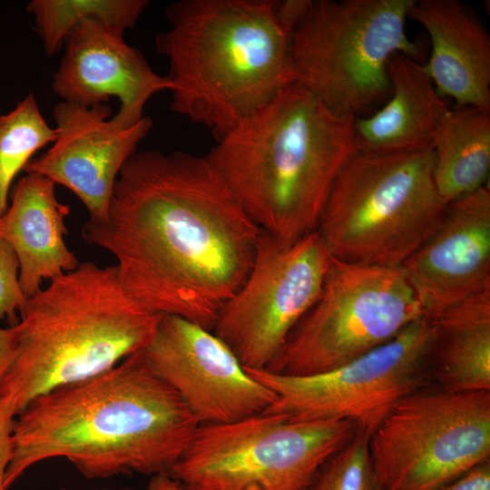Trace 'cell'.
Returning <instances> with one entry per match:
<instances>
[{
	"label": "cell",
	"mask_w": 490,
	"mask_h": 490,
	"mask_svg": "<svg viewBox=\"0 0 490 490\" xmlns=\"http://www.w3.org/2000/svg\"><path fill=\"white\" fill-rule=\"evenodd\" d=\"M260 234L205 156L159 150L127 160L106 218L82 230L114 257L142 305L211 331L250 273Z\"/></svg>",
	"instance_id": "1"
},
{
	"label": "cell",
	"mask_w": 490,
	"mask_h": 490,
	"mask_svg": "<svg viewBox=\"0 0 490 490\" xmlns=\"http://www.w3.org/2000/svg\"><path fill=\"white\" fill-rule=\"evenodd\" d=\"M200 425L142 350L35 397L17 414L5 486L55 458L88 479L169 475Z\"/></svg>",
	"instance_id": "2"
},
{
	"label": "cell",
	"mask_w": 490,
	"mask_h": 490,
	"mask_svg": "<svg viewBox=\"0 0 490 490\" xmlns=\"http://www.w3.org/2000/svg\"><path fill=\"white\" fill-rule=\"evenodd\" d=\"M353 121L294 82L205 157L250 219L290 245L317 230L337 178L358 152Z\"/></svg>",
	"instance_id": "3"
},
{
	"label": "cell",
	"mask_w": 490,
	"mask_h": 490,
	"mask_svg": "<svg viewBox=\"0 0 490 490\" xmlns=\"http://www.w3.org/2000/svg\"><path fill=\"white\" fill-rule=\"evenodd\" d=\"M155 49L169 64L171 110L216 140L294 83L291 33L274 0H179Z\"/></svg>",
	"instance_id": "4"
},
{
	"label": "cell",
	"mask_w": 490,
	"mask_h": 490,
	"mask_svg": "<svg viewBox=\"0 0 490 490\" xmlns=\"http://www.w3.org/2000/svg\"><path fill=\"white\" fill-rule=\"evenodd\" d=\"M162 316L124 289L115 265L80 262L27 298L0 404L15 416L35 397L112 368L147 348Z\"/></svg>",
	"instance_id": "5"
},
{
	"label": "cell",
	"mask_w": 490,
	"mask_h": 490,
	"mask_svg": "<svg viewBox=\"0 0 490 490\" xmlns=\"http://www.w3.org/2000/svg\"><path fill=\"white\" fill-rule=\"evenodd\" d=\"M447 205L431 149L358 152L337 178L317 231L334 259L400 267L439 227Z\"/></svg>",
	"instance_id": "6"
},
{
	"label": "cell",
	"mask_w": 490,
	"mask_h": 490,
	"mask_svg": "<svg viewBox=\"0 0 490 490\" xmlns=\"http://www.w3.org/2000/svg\"><path fill=\"white\" fill-rule=\"evenodd\" d=\"M415 1H312L291 35L294 82L339 115L366 114L390 95L388 60L420 54L406 31Z\"/></svg>",
	"instance_id": "7"
},
{
	"label": "cell",
	"mask_w": 490,
	"mask_h": 490,
	"mask_svg": "<svg viewBox=\"0 0 490 490\" xmlns=\"http://www.w3.org/2000/svg\"><path fill=\"white\" fill-rule=\"evenodd\" d=\"M347 420H290L263 412L200 425L169 475L182 490H307L357 434Z\"/></svg>",
	"instance_id": "8"
},
{
	"label": "cell",
	"mask_w": 490,
	"mask_h": 490,
	"mask_svg": "<svg viewBox=\"0 0 490 490\" xmlns=\"http://www.w3.org/2000/svg\"><path fill=\"white\" fill-rule=\"evenodd\" d=\"M425 315L401 267L332 258L317 301L264 370L301 377L336 369Z\"/></svg>",
	"instance_id": "9"
},
{
	"label": "cell",
	"mask_w": 490,
	"mask_h": 490,
	"mask_svg": "<svg viewBox=\"0 0 490 490\" xmlns=\"http://www.w3.org/2000/svg\"><path fill=\"white\" fill-rule=\"evenodd\" d=\"M383 490H437L489 460L490 391L413 392L369 436Z\"/></svg>",
	"instance_id": "10"
},
{
	"label": "cell",
	"mask_w": 490,
	"mask_h": 490,
	"mask_svg": "<svg viewBox=\"0 0 490 490\" xmlns=\"http://www.w3.org/2000/svg\"><path fill=\"white\" fill-rule=\"evenodd\" d=\"M435 338V323L425 315L384 345L328 372L295 377L246 370L277 396L264 412L296 421L347 420L370 436L400 400L421 388Z\"/></svg>",
	"instance_id": "11"
},
{
	"label": "cell",
	"mask_w": 490,
	"mask_h": 490,
	"mask_svg": "<svg viewBox=\"0 0 490 490\" xmlns=\"http://www.w3.org/2000/svg\"><path fill=\"white\" fill-rule=\"evenodd\" d=\"M332 257L318 231L283 245L261 230L252 267L212 332L245 369H267L317 301Z\"/></svg>",
	"instance_id": "12"
},
{
	"label": "cell",
	"mask_w": 490,
	"mask_h": 490,
	"mask_svg": "<svg viewBox=\"0 0 490 490\" xmlns=\"http://www.w3.org/2000/svg\"><path fill=\"white\" fill-rule=\"evenodd\" d=\"M144 353L201 425L263 413L277 398L212 331L184 318L163 315Z\"/></svg>",
	"instance_id": "13"
},
{
	"label": "cell",
	"mask_w": 490,
	"mask_h": 490,
	"mask_svg": "<svg viewBox=\"0 0 490 490\" xmlns=\"http://www.w3.org/2000/svg\"><path fill=\"white\" fill-rule=\"evenodd\" d=\"M112 113L106 103L85 107L58 103L53 113L55 141L24 169L70 190L91 221L106 218L121 169L152 128V119L144 116L134 126L121 129L111 122Z\"/></svg>",
	"instance_id": "14"
},
{
	"label": "cell",
	"mask_w": 490,
	"mask_h": 490,
	"mask_svg": "<svg viewBox=\"0 0 490 490\" xmlns=\"http://www.w3.org/2000/svg\"><path fill=\"white\" fill-rule=\"evenodd\" d=\"M64 47L52 77L54 93L63 102L85 107L117 98L120 107L110 120L121 129L141 122L148 101L171 89L168 77L154 72L144 54L124 41L122 32L101 22L79 23Z\"/></svg>",
	"instance_id": "15"
},
{
	"label": "cell",
	"mask_w": 490,
	"mask_h": 490,
	"mask_svg": "<svg viewBox=\"0 0 490 490\" xmlns=\"http://www.w3.org/2000/svg\"><path fill=\"white\" fill-rule=\"evenodd\" d=\"M425 313L490 290V191L448 203L436 231L401 266Z\"/></svg>",
	"instance_id": "16"
},
{
	"label": "cell",
	"mask_w": 490,
	"mask_h": 490,
	"mask_svg": "<svg viewBox=\"0 0 490 490\" xmlns=\"http://www.w3.org/2000/svg\"><path fill=\"white\" fill-rule=\"evenodd\" d=\"M408 16L430 37L423 65L437 93L490 113V36L475 13L458 0H420Z\"/></svg>",
	"instance_id": "17"
},
{
	"label": "cell",
	"mask_w": 490,
	"mask_h": 490,
	"mask_svg": "<svg viewBox=\"0 0 490 490\" xmlns=\"http://www.w3.org/2000/svg\"><path fill=\"white\" fill-rule=\"evenodd\" d=\"M10 204L0 216V239L19 260V283L26 298L43 283L76 269L79 261L66 245L70 208L57 199L55 184L26 173L11 189Z\"/></svg>",
	"instance_id": "18"
},
{
	"label": "cell",
	"mask_w": 490,
	"mask_h": 490,
	"mask_svg": "<svg viewBox=\"0 0 490 490\" xmlns=\"http://www.w3.org/2000/svg\"><path fill=\"white\" fill-rule=\"evenodd\" d=\"M387 70L391 91L386 104L371 115L354 118L358 151L393 154L430 150L450 108L415 59L394 54Z\"/></svg>",
	"instance_id": "19"
},
{
	"label": "cell",
	"mask_w": 490,
	"mask_h": 490,
	"mask_svg": "<svg viewBox=\"0 0 490 490\" xmlns=\"http://www.w3.org/2000/svg\"><path fill=\"white\" fill-rule=\"evenodd\" d=\"M431 318L436 338L430 365L442 389L490 391V290Z\"/></svg>",
	"instance_id": "20"
},
{
	"label": "cell",
	"mask_w": 490,
	"mask_h": 490,
	"mask_svg": "<svg viewBox=\"0 0 490 490\" xmlns=\"http://www.w3.org/2000/svg\"><path fill=\"white\" fill-rule=\"evenodd\" d=\"M433 177L447 203L486 185L490 169V113L473 106L449 110L434 135Z\"/></svg>",
	"instance_id": "21"
},
{
	"label": "cell",
	"mask_w": 490,
	"mask_h": 490,
	"mask_svg": "<svg viewBox=\"0 0 490 490\" xmlns=\"http://www.w3.org/2000/svg\"><path fill=\"white\" fill-rule=\"evenodd\" d=\"M147 0H32L26 12L47 55L56 54L70 32L84 20H95L122 33L135 26Z\"/></svg>",
	"instance_id": "22"
},
{
	"label": "cell",
	"mask_w": 490,
	"mask_h": 490,
	"mask_svg": "<svg viewBox=\"0 0 490 490\" xmlns=\"http://www.w3.org/2000/svg\"><path fill=\"white\" fill-rule=\"evenodd\" d=\"M57 137L29 93L15 109L0 115V216L8 207L12 184L33 155Z\"/></svg>",
	"instance_id": "23"
},
{
	"label": "cell",
	"mask_w": 490,
	"mask_h": 490,
	"mask_svg": "<svg viewBox=\"0 0 490 490\" xmlns=\"http://www.w3.org/2000/svg\"><path fill=\"white\" fill-rule=\"evenodd\" d=\"M307 490H383L369 449V436L358 431L318 470Z\"/></svg>",
	"instance_id": "24"
},
{
	"label": "cell",
	"mask_w": 490,
	"mask_h": 490,
	"mask_svg": "<svg viewBox=\"0 0 490 490\" xmlns=\"http://www.w3.org/2000/svg\"><path fill=\"white\" fill-rule=\"evenodd\" d=\"M19 260L13 248L0 239V320L10 326L19 321L27 298L19 283Z\"/></svg>",
	"instance_id": "25"
},
{
	"label": "cell",
	"mask_w": 490,
	"mask_h": 490,
	"mask_svg": "<svg viewBox=\"0 0 490 490\" xmlns=\"http://www.w3.org/2000/svg\"><path fill=\"white\" fill-rule=\"evenodd\" d=\"M437 490H490V462L480 463Z\"/></svg>",
	"instance_id": "26"
},
{
	"label": "cell",
	"mask_w": 490,
	"mask_h": 490,
	"mask_svg": "<svg viewBox=\"0 0 490 490\" xmlns=\"http://www.w3.org/2000/svg\"><path fill=\"white\" fill-rule=\"evenodd\" d=\"M15 417L0 404V490H8L5 486V474L11 458Z\"/></svg>",
	"instance_id": "27"
},
{
	"label": "cell",
	"mask_w": 490,
	"mask_h": 490,
	"mask_svg": "<svg viewBox=\"0 0 490 490\" xmlns=\"http://www.w3.org/2000/svg\"><path fill=\"white\" fill-rule=\"evenodd\" d=\"M312 0L277 1V10L282 24L291 33L306 17Z\"/></svg>",
	"instance_id": "28"
},
{
	"label": "cell",
	"mask_w": 490,
	"mask_h": 490,
	"mask_svg": "<svg viewBox=\"0 0 490 490\" xmlns=\"http://www.w3.org/2000/svg\"><path fill=\"white\" fill-rule=\"evenodd\" d=\"M15 328L0 327V379L5 372L14 354L15 346Z\"/></svg>",
	"instance_id": "29"
},
{
	"label": "cell",
	"mask_w": 490,
	"mask_h": 490,
	"mask_svg": "<svg viewBox=\"0 0 490 490\" xmlns=\"http://www.w3.org/2000/svg\"><path fill=\"white\" fill-rule=\"evenodd\" d=\"M147 490H182L169 475H157L151 477Z\"/></svg>",
	"instance_id": "30"
},
{
	"label": "cell",
	"mask_w": 490,
	"mask_h": 490,
	"mask_svg": "<svg viewBox=\"0 0 490 490\" xmlns=\"http://www.w3.org/2000/svg\"><path fill=\"white\" fill-rule=\"evenodd\" d=\"M60 490H73V489H70V488H66V487H62L60 488ZM90 490H110V489H107V488H95V489H90Z\"/></svg>",
	"instance_id": "31"
}]
</instances>
